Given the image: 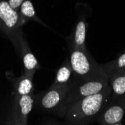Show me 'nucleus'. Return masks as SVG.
Masks as SVG:
<instances>
[{
    "instance_id": "nucleus-9",
    "label": "nucleus",
    "mask_w": 125,
    "mask_h": 125,
    "mask_svg": "<svg viewBox=\"0 0 125 125\" xmlns=\"http://www.w3.org/2000/svg\"><path fill=\"white\" fill-rule=\"evenodd\" d=\"M108 79L112 88L111 97H118L125 94V67L112 73Z\"/></svg>"
},
{
    "instance_id": "nucleus-8",
    "label": "nucleus",
    "mask_w": 125,
    "mask_h": 125,
    "mask_svg": "<svg viewBox=\"0 0 125 125\" xmlns=\"http://www.w3.org/2000/svg\"><path fill=\"white\" fill-rule=\"evenodd\" d=\"M14 47L21 55L24 67V74L33 77L35 72L39 68V64L35 56L31 52L29 44L22 37L20 41L15 45Z\"/></svg>"
},
{
    "instance_id": "nucleus-2",
    "label": "nucleus",
    "mask_w": 125,
    "mask_h": 125,
    "mask_svg": "<svg viewBox=\"0 0 125 125\" xmlns=\"http://www.w3.org/2000/svg\"><path fill=\"white\" fill-rule=\"evenodd\" d=\"M71 48L70 64L73 76L79 80L88 81L108 79L100 65L96 62L87 50Z\"/></svg>"
},
{
    "instance_id": "nucleus-15",
    "label": "nucleus",
    "mask_w": 125,
    "mask_h": 125,
    "mask_svg": "<svg viewBox=\"0 0 125 125\" xmlns=\"http://www.w3.org/2000/svg\"><path fill=\"white\" fill-rule=\"evenodd\" d=\"M8 2L11 8L19 11V8H20L21 4L24 2V0H8Z\"/></svg>"
},
{
    "instance_id": "nucleus-7",
    "label": "nucleus",
    "mask_w": 125,
    "mask_h": 125,
    "mask_svg": "<svg viewBox=\"0 0 125 125\" xmlns=\"http://www.w3.org/2000/svg\"><path fill=\"white\" fill-rule=\"evenodd\" d=\"M34 103L32 94L25 95H15L14 111V123L15 124H27L28 116L31 111Z\"/></svg>"
},
{
    "instance_id": "nucleus-3",
    "label": "nucleus",
    "mask_w": 125,
    "mask_h": 125,
    "mask_svg": "<svg viewBox=\"0 0 125 125\" xmlns=\"http://www.w3.org/2000/svg\"><path fill=\"white\" fill-rule=\"evenodd\" d=\"M22 22L19 11L12 8L7 0H0V31L14 46L23 37Z\"/></svg>"
},
{
    "instance_id": "nucleus-13",
    "label": "nucleus",
    "mask_w": 125,
    "mask_h": 125,
    "mask_svg": "<svg viewBox=\"0 0 125 125\" xmlns=\"http://www.w3.org/2000/svg\"><path fill=\"white\" fill-rule=\"evenodd\" d=\"M32 79L33 77H31L26 74H23V76L17 79L15 82L17 95H25L32 93Z\"/></svg>"
},
{
    "instance_id": "nucleus-14",
    "label": "nucleus",
    "mask_w": 125,
    "mask_h": 125,
    "mask_svg": "<svg viewBox=\"0 0 125 125\" xmlns=\"http://www.w3.org/2000/svg\"><path fill=\"white\" fill-rule=\"evenodd\" d=\"M100 65L106 76H109L118 70L125 67V52L121 54L117 59L112 60V62L106 64H101Z\"/></svg>"
},
{
    "instance_id": "nucleus-5",
    "label": "nucleus",
    "mask_w": 125,
    "mask_h": 125,
    "mask_svg": "<svg viewBox=\"0 0 125 125\" xmlns=\"http://www.w3.org/2000/svg\"><path fill=\"white\" fill-rule=\"evenodd\" d=\"M72 83L62 86L51 85L39 99L40 107L46 111L58 109L62 112V115L64 116L65 100Z\"/></svg>"
},
{
    "instance_id": "nucleus-4",
    "label": "nucleus",
    "mask_w": 125,
    "mask_h": 125,
    "mask_svg": "<svg viewBox=\"0 0 125 125\" xmlns=\"http://www.w3.org/2000/svg\"><path fill=\"white\" fill-rule=\"evenodd\" d=\"M108 85H109V79H106L83 81V80H79V79H78L74 76L73 83L71 84V86L70 88V90L67 93L65 100V104H64L65 112L67 108L72 104L75 103L76 101L83 97H85L87 96L101 92Z\"/></svg>"
},
{
    "instance_id": "nucleus-6",
    "label": "nucleus",
    "mask_w": 125,
    "mask_h": 125,
    "mask_svg": "<svg viewBox=\"0 0 125 125\" xmlns=\"http://www.w3.org/2000/svg\"><path fill=\"white\" fill-rule=\"evenodd\" d=\"M125 112V94L118 97H111L108 105L103 110L96 121L102 125L121 124Z\"/></svg>"
},
{
    "instance_id": "nucleus-10",
    "label": "nucleus",
    "mask_w": 125,
    "mask_h": 125,
    "mask_svg": "<svg viewBox=\"0 0 125 125\" xmlns=\"http://www.w3.org/2000/svg\"><path fill=\"white\" fill-rule=\"evenodd\" d=\"M85 35H86V22L84 19L81 18L75 26L73 33L71 35L70 47L85 50Z\"/></svg>"
},
{
    "instance_id": "nucleus-11",
    "label": "nucleus",
    "mask_w": 125,
    "mask_h": 125,
    "mask_svg": "<svg viewBox=\"0 0 125 125\" xmlns=\"http://www.w3.org/2000/svg\"><path fill=\"white\" fill-rule=\"evenodd\" d=\"M73 78L74 76L70 61L67 60L66 62L59 68L52 86H62L68 85L73 82Z\"/></svg>"
},
{
    "instance_id": "nucleus-12",
    "label": "nucleus",
    "mask_w": 125,
    "mask_h": 125,
    "mask_svg": "<svg viewBox=\"0 0 125 125\" xmlns=\"http://www.w3.org/2000/svg\"><path fill=\"white\" fill-rule=\"evenodd\" d=\"M19 14L24 24H26L30 20H33L43 24V22L38 18L36 15L31 0H24V2L21 4L19 8Z\"/></svg>"
},
{
    "instance_id": "nucleus-1",
    "label": "nucleus",
    "mask_w": 125,
    "mask_h": 125,
    "mask_svg": "<svg viewBox=\"0 0 125 125\" xmlns=\"http://www.w3.org/2000/svg\"><path fill=\"white\" fill-rule=\"evenodd\" d=\"M112 97V88L108 85L101 92L76 101L67 108L64 118L70 124H85L96 121L108 105Z\"/></svg>"
}]
</instances>
